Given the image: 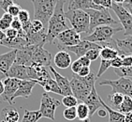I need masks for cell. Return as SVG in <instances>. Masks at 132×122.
Here are the masks:
<instances>
[{"instance_id":"6da1fadb","label":"cell","mask_w":132,"mask_h":122,"mask_svg":"<svg viewBox=\"0 0 132 122\" xmlns=\"http://www.w3.org/2000/svg\"><path fill=\"white\" fill-rule=\"evenodd\" d=\"M66 0H57L55 8L53 10L52 17L50 18L47 26V33H46V43L52 44L54 41L55 38L69 28L66 22V16L64 11V5Z\"/></svg>"},{"instance_id":"7a4b0ae2","label":"cell","mask_w":132,"mask_h":122,"mask_svg":"<svg viewBox=\"0 0 132 122\" xmlns=\"http://www.w3.org/2000/svg\"><path fill=\"white\" fill-rule=\"evenodd\" d=\"M96 81H97V76L92 71L86 77H80L77 74H73L70 80L72 95L79 102H84L88 95L90 94L92 88L95 87Z\"/></svg>"},{"instance_id":"3957f363","label":"cell","mask_w":132,"mask_h":122,"mask_svg":"<svg viewBox=\"0 0 132 122\" xmlns=\"http://www.w3.org/2000/svg\"><path fill=\"white\" fill-rule=\"evenodd\" d=\"M66 19L69 21L72 29L77 33H86L89 34L90 27V18L86 11L81 10H68L65 12Z\"/></svg>"},{"instance_id":"277c9868","label":"cell","mask_w":132,"mask_h":122,"mask_svg":"<svg viewBox=\"0 0 132 122\" xmlns=\"http://www.w3.org/2000/svg\"><path fill=\"white\" fill-rule=\"evenodd\" d=\"M34 6V19L39 20L47 29L57 0H31Z\"/></svg>"},{"instance_id":"5b68a950","label":"cell","mask_w":132,"mask_h":122,"mask_svg":"<svg viewBox=\"0 0 132 122\" xmlns=\"http://www.w3.org/2000/svg\"><path fill=\"white\" fill-rule=\"evenodd\" d=\"M87 14L90 18V27H89V34L97 26H112L117 25V21L112 17L108 9L102 10H87Z\"/></svg>"},{"instance_id":"8992f818","label":"cell","mask_w":132,"mask_h":122,"mask_svg":"<svg viewBox=\"0 0 132 122\" xmlns=\"http://www.w3.org/2000/svg\"><path fill=\"white\" fill-rule=\"evenodd\" d=\"M122 30L123 27H112L111 26H97L84 40L97 44L108 42V41H111L113 39L114 34Z\"/></svg>"},{"instance_id":"52a82bcc","label":"cell","mask_w":132,"mask_h":122,"mask_svg":"<svg viewBox=\"0 0 132 122\" xmlns=\"http://www.w3.org/2000/svg\"><path fill=\"white\" fill-rule=\"evenodd\" d=\"M99 86H110L112 87V93H120L124 96L132 98V80L130 78L120 77L117 80L102 79L98 82Z\"/></svg>"},{"instance_id":"ba28073f","label":"cell","mask_w":132,"mask_h":122,"mask_svg":"<svg viewBox=\"0 0 132 122\" xmlns=\"http://www.w3.org/2000/svg\"><path fill=\"white\" fill-rule=\"evenodd\" d=\"M61 102L58 100L54 99L51 97L48 93H43L41 97L40 107H39V112H40L42 117L48 118L51 120H55V110L57 107L60 106Z\"/></svg>"},{"instance_id":"9c48e42d","label":"cell","mask_w":132,"mask_h":122,"mask_svg":"<svg viewBox=\"0 0 132 122\" xmlns=\"http://www.w3.org/2000/svg\"><path fill=\"white\" fill-rule=\"evenodd\" d=\"M112 9L115 12L119 19V22L122 25L123 30L126 36H132V17L130 13L120 4H115L112 2Z\"/></svg>"},{"instance_id":"30bf717a","label":"cell","mask_w":132,"mask_h":122,"mask_svg":"<svg viewBox=\"0 0 132 122\" xmlns=\"http://www.w3.org/2000/svg\"><path fill=\"white\" fill-rule=\"evenodd\" d=\"M56 40L58 42H56V46H62V47H70V46L77 45L81 40V34L77 33L72 28H68L64 30L56 37Z\"/></svg>"},{"instance_id":"8fae6325","label":"cell","mask_w":132,"mask_h":122,"mask_svg":"<svg viewBox=\"0 0 132 122\" xmlns=\"http://www.w3.org/2000/svg\"><path fill=\"white\" fill-rule=\"evenodd\" d=\"M59 48L64 50V51H67V52L69 51V52L75 54V55L78 56V58H79L81 56H85V54H86L89 50H91V49H100V50H101L102 47L97 43H94V42H91V41L82 40V41H80L77 45L70 46V47H62V46H60Z\"/></svg>"},{"instance_id":"7c38bea8","label":"cell","mask_w":132,"mask_h":122,"mask_svg":"<svg viewBox=\"0 0 132 122\" xmlns=\"http://www.w3.org/2000/svg\"><path fill=\"white\" fill-rule=\"evenodd\" d=\"M53 57L50 52L43 48V46H35L33 55H32V65L37 64L40 66L49 68L52 66Z\"/></svg>"},{"instance_id":"4fadbf2b","label":"cell","mask_w":132,"mask_h":122,"mask_svg":"<svg viewBox=\"0 0 132 122\" xmlns=\"http://www.w3.org/2000/svg\"><path fill=\"white\" fill-rule=\"evenodd\" d=\"M17 50L12 49L10 52L0 55V79H6L9 71L11 68L16 58Z\"/></svg>"},{"instance_id":"5bb4252c","label":"cell","mask_w":132,"mask_h":122,"mask_svg":"<svg viewBox=\"0 0 132 122\" xmlns=\"http://www.w3.org/2000/svg\"><path fill=\"white\" fill-rule=\"evenodd\" d=\"M20 82L21 80L19 79L10 78V77H7L3 81V84H4V92L2 94L3 101L9 102L10 105L12 104V97L17 91L18 87L20 86Z\"/></svg>"},{"instance_id":"9a60e30c","label":"cell","mask_w":132,"mask_h":122,"mask_svg":"<svg viewBox=\"0 0 132 122\" xmlns=\"http://www.w3.org/2000/svg\"><path fill=\"white\" fill-rule=\"evenodd\" d=\"M7 77L19 79V80H29L30 81V80H32L30 67L23 66V65L14 63L9 71Z\"/></svg>"},{"instance_id":"2e32d148","label":"cell","mask_w":132,"mask_h":122,"mask_svg":"<svg viewBox=\"0 0 132 122\" xmlns=\"http://www.w3.org/2000/svg\"><path fill=\"white\" fill-rule=\"evenodd\" d=\"M36 45H27L22 49L17 50L16 58L14 63L23 65V66L30 67L32 65V55Z\"/></svg>"},{"instance_id":"e0dca14e","label":"cell","mask_w":132,"mask_h":122,"mask_svg":"<svg viewBox=\"0 0 132 122\" xmlns=\"http://www.w3.org/2000/svg\"><path fill=\"white\" fill-rule=\"evenodd\" d=\"M49 70L53 73L56 84L59 87L60 90H61V96L64 97V96H68V95H72V91H71V87H70V81H69V79L67 78V77L63 76V75H61L59 72H57L56 70L53 66L49 67Z\"/></svg>"},{"instance_id":"ac0fdd59","label":"cell","mask_w":132,"mask_h":122,"mask_svg":"<svg viewBox=\"0 0 132 122\" xmlns=\"http://www.w3.org/2000/svg\"><path fill=\"white\" fill-rule=\"evenodd\" d=\"M36 85H38L37 81H32V80H21L20 86L18 87L17 91L12 97V102L15 98H29L30 95L32 94V90Z\"/></svg>"},{"instance_id":"d6986e66","label":"cell","mask_w":132,"mask_h":122,"mask_svg":"<svg viewBox=\"0 0 132 122\" xmlns=\"http://www.w3.org/2000/svg\"><path fill=\"white\" fill-rule=\"evenodd\" d=\"M102 7L96 5L92 0H69L68 10H81L86 11L87 10H102Z\"/></svg>"},{"instance_id":"ffe728a7","label":"cell","mask_w":132,"mask_h":122,"mask_svg":"<svg viewBox=\"0 0 132 122\" xmlns=\"http://www.w3.org/2000/svg\"><path fill=\"white\" fill-rule=\"evenodd\" d=\"M115 49L120 56H132V36H127L124 40L114 39Z\"/></svg>"},{"instance_id":"44dd1931","label":"cell","mask_w":132,"mask_h":122,"mask_svg":"<svg viewBox=\"0 0 132 122\" xmlns=\"http://www.w3.org/2000/svg\"><path fill=\"white\" fill-rule=\"evenodd\" d=\"M84 103L88 106L89 108V114H90V117L97 112V109L101 108V103L99 101V95L97 94V91L96 87H93L90 92V94L86 98V100L84 101Z\"/></svg>"},{"instance_id":"7402d4cb","label":"cell","mask_w":132,"mask_h":122,"mask_svg":"<svg viewBox=\"0 0 132 122\" xmlns=\"http://www.w3.org/2000/svg\"><path fill=\"white\" fill-rule=\"evenodd\" d=\"M53 63L58 69L65 70L70 67L72 60H71L70 55L68 52L61 50L55 54V56L53 57Z\"/></svg>"},{"instance_id":"603a6c76","label":"cell","mask_w":132,"mask_h":122,"mask_svg":"<svg viewBox=\"0 0 132 122\" xmlns=\"http://www.w3.org/2000/svg\"><path fill=\"white\" fill-rule=\"evenodd\" d=\"M0 45L5 46L10 49H15V50H19L23 47L28 45L27 41L24 38H22L20 36H18L17 38L13 39V40H9V39L5 38L3 41H0Z\"/></svg>"},{"instance_id":"cb8c5ba5","label":"cell","mask_w":132,"mask_h":122,"mask_svg":"<svg viewBox=\"0 0 132 122\" xmlns=\"http://www.w3.org/2000/svg\"><path fill=\"white\" fill-rule=\"evenodd\" d=\"M1 118L2 122H18L20 118V114L11 105L3 108L1 111Z\"/></svg>"},{"instance_id":"d4e9b609","label":"cell","mask_w":132,"mask_h":122,"mask_svg":"<svg viewBox=\"0 0 132 122\" xmlns=\"http://www.w3.org/2000/svg\"><path fill=\"white\" fill-rule=\"evenodd\" d=\"M99 101H100L101 106L104 107V109H106L107 113L109 114V122H125L124 114L120 113L119 111H117V110H113L112 107L108 106L100 96H99Z\"/></svg>"},{"instance_id":"484cf974","label":"cell","mask_w":132,"mask_h":122,"mask_svg":"<svg viewBox=\"0 0 132 122\" xmlns=\"http://www.w3.org/2000/svg\"><path fill=\"white\" fill-rule=\"evenodd\" d=\"M38 85H40L41 87H42V88L45 90L46 93L53 92V93H55L57 95H61V90H60L59 87L57 86L54 79L53 78L46 79V80H43V81L38 83Z\"/></svg>"},{"instance_id":"4316f807","label":"cell","mask_w":132,"mask_h":122,"mask_svg":"<svg viewBox=\"0 0 132 122\" xmlns=\"http://www.w3.org/2000/svg\"><path fill=\"white\" fill-rule=\"evenodd\" d=\"M118 56H119L118 52L111 46H103L99 53V57H101V59H105V60H112Z\"/></svg>"},{"instance_id":"83f0119b","label":"cell","mask_w":132,"mask_h":122,"mask_svg":"<svg viewBox=\"0 0 132 122\" xmlns=\"http://www.w3.org/2000/svg\"><path fill=\"white\" fill-rule=\"evenodd\" d=\"M76 111H77V118H79V120H81V121H84V120L90 118L89 108L84 102L78 103V105L76 106Z\"/></svg>"},{"instance_id":"f1b7e54d","label":"cell","mask_w":132,"mask_h":122,"mask_svg":"<svg viewBox=\"0 0 132 122\" xmlns=\"http://www.w3.org/2000/svg\"><path fill=\"white\" fill-rule=\"evenodd\" d=\"M41 117L42 116L38 110V111H29L26 109L22 122H38Z\"/></svg>"},{"instance_id":"f546056e","label":"cell","mask_w":132,"mask_h":122,"mask_svg":"<svg viewBox=\"0 0 132 122\" xmlns=\"http://www.w3.org/2000/svg\"><path fill=\"white\" fill-rule=\"evenodd\" d=\"M118 111L124 115H127L128 113L132 112V98L129 96H124L122 103L118 108Z\"/></svg>"},{"instance_id":"4dcf8cb0","label":"cell","mask_w":132,"mask_h":122,"mask_svg":"<svg viewBox=\"0 0 132 122\" xmlns=\"http://www.w3.org/2000/svg\"><path fill=\"white\" fill-rule=\"evenodd\" d=\"M13 17L10 15L8 12H5L2 15V17L0 18V30H2L5 32L7 29L10 27L11 23H12Z\"/></svg>"},{"instance_id":"1f68e13d","label":"cell","mask_w":132,"mask_h":122,"mask_svg":"<svg viewBox=\"0 0 132 122\" xmlns=\"http://www.w3.org/2000/svg\"><path fill=\"white\" fill-rule=\"evenodd\" d=\"M108 98H109L111 105L115 109H118L124 100V95L120 94V93H111Z\"/></svg>"},{"instance_id":"d6a6232c","label":"cell","mask_w":132,"mask_h":122,"mask_svg":"<svg viewBox=\"0 0 132 122\" xmlns=\"http://www.w3.org/2000/svg\"><path fill=\"white\" fill-rule=\"evenodd\" d=\"M114 73L119 77L132 78V66L131 67H121L118 69H113Z\"/></svg>"},{"instance_id":"836d02e7","label":"cell","mask_w":132,"mask_h":122,"mask_svg":"<svg viewBox=\"0 0 132 122\" xmlns=\"http://www.w3.org/2000/svg\"><path fill=\"white\" fill-rule=\"evenodd\" d=\"M29 31H31V32H34V33H38V32H41V31H47V29L44 27L43 24L41 23L40 21L34 19L33 21H31L30 28L26 31V34L27 33V32H29Z\"/></svg>"},{"instance_id":"e575fe53","label":"cell","mask_w":132,"mask_h":122,"mask_svg":"<svg viewBox=\"0 0 132 122\" xmlns=\"http://www.w3.org/2000/svg\"><path fill=\"white\" fill-rule=\"evenodd\" d=\"M61 102L67 108H70V107H76L79 103V101L73 95H68V96L63 97Z\"/></svg>"},{"instance_id":"d590c367","label":"cell","mask_w":132,"mask_h":122,"mask_svg":"<svg viewBox=\"0 0 132 122\" xmlns=\"http://www.w3.org/2000/svg\"><path fill=\"white\" fill-rule=\"evenodd\" d=\"M63 117H65V119L67 120H74L77 118V111L76 107H70V108H67L64 110L63 112Z\"/></svg>"},{"instance_id":"8d00e7d4","label":"cell","mask_w":132,"mask_h":122,"mask_svg":"<svg viewBox=\"0 0 132 122\" xmlns=\"http://www.w3.org/2000/svg\"><path fill=\"white\" fill-rule=\"evenodd\" d=\"M111 67V60H105V59H101V62H100V65H99V69L97 73L96 74L97 79L100 78L102 76V74L104 73L107 70Z\"/></svg>"},{"instance_id":"74e56055","label":"cell","mask_w":132,"mask_h":122,"mask_svg":"<svg viewBox=\"0 0 132 122\" xmlns=\"http://www.w3.org/2000/svg\"><path fill=\"white\" fill-rule=\"evenodd\" d=\"M17 18L19 19L22 25L23 24H26L28 22H30V15H29V12H28V10H21L20 13H19V15L17 16Z\"/></svg>"},{"instance_id":"f35d334b","label":"cell","mask_w":132,"mask_h":122,"mask_svg":"<svg viewBox=\"0 0 132 122\" xmlns=\"http://www.w3.org/2000/svg\"><path fill=\"white\" fill-rule=\"evenodd\" d=\"M99 53H100V49H91V50H89V51L85 54V56L92 62V61L97 60V59L98 58Z\"/></svg>"},{"instance_id":"ab89813d","label":"cell","mask_w":132,"mask_h":122,"mask_svg":"<svg viewBox=\"0 0 132 122\" xmlns=\"http://www.w3.org/2000/svg\"><path fill=\"white\" fill-rule=\"evenodd\" d=\"M21 10V6L17 5V4H13L12 6H10V9L8 10V13L10 15H11L13 18H16L18 15H19V13H20Z\"/></svg>"},{"instance_id":"60d3db41","label":"cell","mask_w":132,"mask_h":122,"mask_svg":"<svg viewBox=\"0 0 132 122\" xmlns=\"http://www.w3.org/2000/svg\"><path fill=\"white\" fill-rule=\"evenodd\" d=\"M93 2L97 6H100L104 9H111L112 8V0H92Z\"/></svg>"},{"instance_id":"b9f144b4","label":"cell","mask_w":132,"mask_h":122,"mask_svg":"<svg viewBox=\"0 0 132 122\" xmlns=\"http://www.w3.org/2000/svg\"><path fill=\"white\" fill-rule=\"evenodd\" d=\"M13 4H15L14 0H0V8L2 9L5 12H8V10Z\"/></svg>"},{"instance_id":"7bdbcfd3","label":"cell","mask_w":132,"mask_h":122,"mask_svg":"<svg viewBox=\"0 0 132 122\" xmlns=\"http://www.w3.org/2000/svg\"><path fill=\"white\" fill-rule=\"evenodd\" d=\"M111 67H112L113 69H118L123 67V62H122V57L120 56H118L115 58L111 60Z\"/></svg>"},{"instance_id":"ee69618b","label":"cell","mask_w":132,"mask_h":122,"mask_svg":"<svg viewBox=\"0 0 132 122\" xmlns=\"http://www.w3.org/2000/svg\"><path fill=\"white\" fill-rule=\"evenodd\" d=\"M5 35H6V38L9 39V40H13V39H15L18 37V31L10 27L9 29H7L5 31Z\"/></svg>"},{"instance_id":"f6af8a7d","label":"cell","mask_w":132,"mask_h":122,"mask_svg":"<svg viewBox=\"0 0 132 122\" xmlns=\"http://www.w3.org/2000/svg\"><path fill=\"white\" fill-rule=\"evenodd\" d=\"M70 67H71V71H72L73 74H78V72H79L80 70L81 69L82 65H81V62H80V61L77 59V60L73 61V62L71 63Z\"/></svg>"},{"instance_id":"bcb514c9","label":"cell","mask_w":132,"mask_h":122,"mask_svg":"<svg viewBox=\"0 0 132 122\" xmlns=\"http://www.w3.org/2000/svg\"><path fill=\"white\" fill-rule=\"evenodd\" d=\"M10 27L13 28V29H15V30H17V31H20V30H22V29H23L22 23L19 21V19H18L17 17L13 18L12 23H11V26H10Z\"/></svg>"},{"instance_id":"7dc6e473","label":"cell","mask_w":132,"mask_h":122,"mask_svg":"<svg viewBox=\"0 0 132 122\" xmlns=\"http://www.w3.org/2000/svg\"><path fill=\"white\" fill-rule=\"evenodd\" d=\"M91 73V69L90 67H81V69L80 70V71L78 72V76L80 77H86L89 74Z\"/></svg>"},{"instance_id":"c3c4849f","label":"cell","mask_w":132,"mask_h":122,"mask_svg":"<svg viewBox=\"0 0 132 122\" xmlns=\"http://www.w3.org/2000/svg\"><path fill=\"white\" fill-rule=\"evenodd\" d=\"M121 57H122L123 67L132 66V56H123Z\"/></svg>"},{"instance_id":"681fc988","label":"cell","mask_w":132,"mask_h":122,"mask_svg":"<svg viewBox=\"0 0 132 122\" xmlns=\"http://www.w3.org/2000/svg\"><path fill=\"white\" fill-rule=\"evenodd\" d=\"M78 60H79L80 62L81 63L82 67H90V65H91V61L89 60V59L87 58L85 56L79 57V58H78Z\"/></svg>"},{"instance_id":"f907efd6","label":"cell","mask_w":132,"mask_h":122,"mask_svg":"<svg viewBox=\"0 0 132 122\" xmlns=\"http://www.w3.org/2000/svg\"><path fill=\"white\" fill-rule=\"evenodd\" d=\"M122 6L127 10V11H128V12L130 13V15H131V17H132V3L127 0L124 4H122Z\"/></svg>"},{"instance_id":"816d5d0a","label":"cell","mask_w":132,"mask_h":122,"mask_svg":"<svg viewBox=\"0 0 132 122\" xmlns=\"http://www.w3.org/2000/svg\"><path fill=\"white\" fill-rule=\"evenodd\" d=\"M97 115H98L99 117H107L108 113H107L106 109H104V108H99L98 111H97Z\"/></svg>"},{"instance_id":"f5cc1de1","label":"cell","mask_w":132,"mask_h":122,"mask_svg":"<svg viewBox=\"0 0 132 122\" xmlns=\"http://www.w3.org/2000/svg\"><path fill=\"white\" fill-rule=\"evenodd\" d=\"M125 122H132V112L125 115Z\"/></svg>"},{"instance_id":"db71d44e","label":"cell","mask_w":132,"mask_h":122,"mask_svg":"<svg viewBox=\"0 0 132 122\" xmlns=\"http://www.w3.org/2000/svg\"><path fill=\"white\" fill-rule=\"evenodd\" d=\"M3 92H4V84L2 79H0V96H2Z\"/></svg>"},{"instance_id":"11a10c76","label":"cell","mask_w":132,"mask_h":122,"mask_svg":"<svg viewBox=\"0 0 132 122\" xmlns=\"http://www.w3.org/2000/svg\"><path fill=\"white\" fill-rule=\"evenodd\" d=\"M5 38H6L5 32H4V31H2V30H0V41H3Z\"/></svg>"},{"instance_id":"9f6ffc18","label":"cell","mask_w":132,"mask_h":122,"mask_svg":"<svg viewBox=\"0 0 132 122\" xmlns=\"http://www.w3.org/2000/svg\"><path fill=\"white\" fill-rule=\"evenodd\" d=\"M126 1H127V0H126ZM127 1H129V2H131V3H132V0H127Z\"/></svg>"},{"instance_id":"6f0895ef","label":"cell","mask_w":132,"mask_h":122,"mask_svg":"<svg viewBox=\"0 0 132 122\" xmlns=\"http://www.w3.org/2000/svg\"><path fill=\"white\" fill-rule=\"evenodd\" d=\"M14 1H15V2H16V0H14Z\"/></svg>"},{"instance_id":"680465c9","label":"cell","mask_w":132,"mask_h":122,"mask_svg":"<svg viewBox=\"0 0 132 122\" xmlns=\"http://www.w3.org/2000/svg\"><path fill=\"white\" fill-rule=\"evenodd\" d=\"M1 122H2V121H1Z\"/></svg>"}]
</instances>
